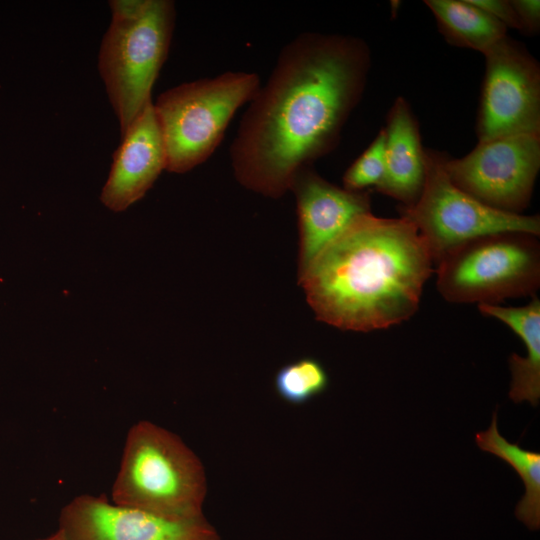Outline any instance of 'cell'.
I'll return each instance as SVG.
<instances>
[{
  "label": "cell",
  "mask_w": 540,
  "mask_h": 540,
  "mask_svg": "<svg viewBox=\"0 0 540 540\" xmlns=\"http://www.w3.org/2000/svg\"><path fill=\"white\" fill-rule=\"evenodd\" d=\"M370 67V48L356 36L304 32L285 44L230 145L236 180L270 198L289 191L302 168L337 147Z\"/></svg>",
  "instance_id": "1"
},
{
  "label": "cell",
  "mask_w": 540,
  "mask_h": 540,
  "mask_svg": "<svg viewBox=\"0 0 540 540\" xmlns=\"http://www.w3.org/2000/svg\"><path fill=\"white\" fill-rule=\"evenodd\" d=\"M434 262L414 225L403 217L363 214L299 273L318 320L370 332L410 319Z\"/></svg>",
  "instance_id": "2"
},
{
  "label": "cell",
  "mask_w": 540,
  "mask_h": 540,
  "mask_svg": "<svg viewBox=\"0 0 540 540\" xmlns=\"http://www.w3.org/2000/svg\"><path fill=\"white\" fill-rule=\"evenodd\" d=\"M206 476L174 433L139 421L128 431L112 502L178 520L202 518Z\"/></svg>",
  "instance_id": "3"
},
{
  "label": "cell",
  "mask_w": 540,
  "mask_h": 540,
  "mask_svg": "<svg viewBox=\"0 0 540 540\" xmlns=\"http://www.w3.org/2000/svg\"><path fill=\"white\" fill-rule=\"evenodd\" d=\"M258 74L227 71L182 83L153 103L166 152V170L185 173L205 162L221 143L236 111L260 87Z\"/></svg>",
  "instance_id": "4"
},
{
  "label": "cell",
  "mask_w": 540,
  "mask_h": 540,
  "mask_svg": "<svg viewBox=\"0 0 540 540\" xmlns=\"http://www.w3.org/2000/svg\"><path fill=\"white\" fill-rule=\"evenodd\" d=\"M538 237L502 231L453 248L435 265L439 294L447 302L477 305L535 296L540 287Z\"/></svg>",
  "instance_id": "5"
},
{
  "label": "cell",
  "mask_w": 540,
  "mask_h": 540,
  "mask_svg": "<svg viewBox=\"0 0 540 540\" xmlns=\"http://www.w3.org/2000/svg\"><path fill=\"white\" fill-rule=\"evenodd\" d=\"M175 4L149 0L134 20H113L99 50L98 68L121 135L151 100V90L164 64L175 24Z\"/></svg>",
  "instance_id": "6"
},
{
  "label": "cell",
  "mask_w": 540,
  "mask_h": 540,
  "mask_svg": "<svg viewBox=\"0 0 540 540\" xmlns=\"http://www.w3.org/2000/svg\"><path fill=\"white\" fill-rule=\"evenodd\" d=\"M446 156L424 148L422 192L413 205L399 208L400 216L410 221L426 242L434 266L453 248L482 235L502 231L540 235L539 215L495 210L458 188L445 169Z\"/></svg>",
  "instance_id": "7"
},
{
  "label": "cell",
  "mask_w": 540,
  "mask_h": 540,
  "mask_svg": "<svg viewBox=\"0 0 540 540\" xmlns=\"http://www.w3.org/2000/svg\"><path fill=\"white\" fill-rule=\"evenodd\" d=\"M451 181L484 205L523 214L540 169V133L507 135L477 146L461 158L445 159Z\"/></svg>",
  "instance_id": "8"
},
{
  "label": "cell",
  "mask_w": 540,
  "mask_h": 540,
  "mask_svg": "<svg viewBox=\"0 0 540 540\" xmlns=\"http://www.w3.org/2000/svg\"><path fill=\"white\" fill-rule=\"evenodd\" d=\"M485 75L476 134L478 142L540 133V65L508 35L483 53Z\"/></svg>",
  "instance_id": "9"
},
{
  "label": "cell",
  "mask_w": 540,
  "mask_h": 540,
  "mask_svg": "<svg viewBox=\"0 0 540 540\" xmlns=\"http://www.w3.org/2000/svg\"><path fill=\"white\" fill-rule=\"evenodd\" d=\"M58 530L66 540H219L204 517L171 519L89 494L63 507Z\"/></svg>",
  "instance_id": "10"
},
{
  "label": "cell",
  "mask_w": 540,
  "mask_h": 540,
  "mask_svg": "<svg viewBox=\"0 0 540 540\" xmlns=\"http://www.w3.org/2000/svg\"><path fill=\"white\" fill-rule=\"evenodd\" d=\"M290 190L296 198L299 227V273L358 216L371 212L370 192L350 191L302 168Z\"/></svg>",
  "instance_id": "11"
},
{
  "label": "cell",
  "mask_w": 540,
  "mask_h": 540,
  "mask_svg": "<svg viewBox=\"0 0 540 540\" xmlns=\"http://www.w3.org/2000/svg\"><path fill=\"white\" fill-rule=\"evenodd\" d=\"M166 169L163 138L150 101L122 134L100 199L120 212L141 199Z\"/></svg>",
  "instance_id": "12"
},
{
  "label": "cell",
  "mask_w": 540,
  "mask_h": 540,
  "mask_svg": "<svg viewBox=\"0 0 540 540\" xmlns=\"http://www.w3.org/2000/svg\"><path fill=\"white\" fill-rule=\"evenodd\" d=\"M384 130L385 175L376 190L399 201L401 206H411L423 189L425 161L419 123L404 97L395 99Z\"/></svg>",
  "instance_id": "13"
},
{
  "label": "cell",
  "mask_w": 540,
  "mask_h": 540,
  "mask_svg": "<svg viewBox=\"0 0 540 540\" xmlns=\"http://www.w3.org/2000/svg\"><path fill=\"white\" fill-rule=\"evenodd\" d=\"M479 311L508 326L526 347V356L512 353L509 358L511 385L509 398L537 406L540 399V300L535 295L523 306L480 304Z\"/></svg>",
  "instance_id": "14"
},
{
  "label": "cell",
  "mask_w": 540,
  "mask_h": 540,
  "mask_svg": "<svg viewBox=\"0 0 540 540\" xmlns=\"http://www.w3.org/2000/svg\"><path fill=\"white\" fill-rule=\"evenodd\" d=\"M439 32L454 46L487 51L507 35V28L469 0H425Z\"/></svg>",
  "instance_id": "15"
},
{
  "label": "cell",
  "mask_w": 540,
  "mask_h": 540,
  "mask_svg": "<svg viewBox=\"0 0 540 540\" xmlns=\"http://www.w3.org/2000/svg\"><path fill=\"white\" fill-rule=\"evenodd\" d=\"M478 447L512 466L524 482L526 492L519 501L515 514L529 528L540 523V453L510 443L498 431L497 413H493L491 426L475 435Z\"/></svg>",
  "instance_id": "16"
},
{
  "label": "cell",
  "mask_w": 540,
  "mask_h": 540,
  "mask_svg": "<svg viewBox=\"0 0 540 540\" xmlns=\"http://www.w3.org/2000/svg\"><path fill=\"white\" fill-rule=\"evenodd\" d=\"M329 377L322 364L313 358H303L282 367L275 377L279 396L288 403L300 405L323 393Z\"/></svg>",
  "instance_id": "17"
},
{
  "label": "cell",
  "mask_w": 540,
  "mask_h": 540,
  "mask_svg": "<svg viewBox=\"0 0 540 540\" xmlns=\"http://www.w3.org/2000/svg\"><path fill=\"white\" fill-rule=\"evenodd\" d=\"M385 130L382 128L366 150L348 167L343 175V188L365 191L377 188L385 175Z\"/></svg>",
  "instance_id": "18"
},
{
  "label": "cell",
  "mask_w": 540,
  "mask_h": 540,
  "mask_svg": "<svg viewBox=\"0 0 540 540\" xmlns=\"http://www.w3.org/2000/svg\"><path fill=\"white\" fill-rule=\"evenodd\" d=\"M473 5L482 9L488 15L502 23L506 28L521 31L516 12L507 0H469Z\"/></svg>",
  "instance_id": "19"
},
{
  "label": "cell",
  "mask_w": 540,
  "mask_h": 540,
  "mask_svg": "<svg viewBox=\"0 0 540 540\" xmlns=\"http://www.w3.org/2000/svg\"><path fill=\"white\" fill-rule=\"evenodd\" d=\"M511 4L520 23L521 32L533 35L540 30V1L512 0Z\"/></svg>",
  "instance_id": "20"
},
{
  "label": "cell",
  "mask_w": 540,
  "mask_h": 540,
  "mask_svg": "<svg viewBox=\"0 0 540 540\" xmlns=\"http://www.w3.org/2000/svg\"><path fill=\"white\" fill-rule=\"evenodd\" d=\"M149 0H112L109 6L113 20H134L146 10Z\"/></svg>",
  "instance_id": "21"
},
{
  "label": "cell",
  "mask_w": 540,
  "mask_h": 540,
  "mask_svg": "<svg viewBox=\"0 0 540 540\" xmlns=\"http://www.w3.org/2000/svg\"><path fill=\"white\" fill-rule=\"evenodd\" d=\"M40 540H66L62 533L57 530L54 534L50 535L49 537L40 539Z\"/></svg>",
  "instance_id": "22"
}]
</instances>
